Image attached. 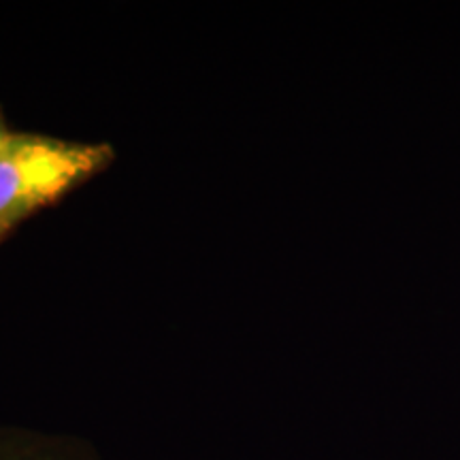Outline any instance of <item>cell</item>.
<instances>
[{
	"label": "cell",
	"instance_id": "obj_1",
	"mask_svg": "<svg viewBox=\"0 0 460 460\" xmlns=\"http://www.w3.org/2000/svg\"><path fill=\"white\" fill-rule=\"evenodd\" d=\"M113 160L111 143L13 132L0 149V243L28 217L101 175Z\"/></svg>",
	"mask_w": 460,
	"mask_h": 460
},
{
	"label": "cell",
	"instance_id": "obj_2",
	"mask_svg": "<svg viewBox=\"0 0 460 460\" xmlns=\"http://www.w3.org/2000/svg\"><path fill=\"white\" fill-rule=\"evenodd\" d=\"M0 460H102L84 441L66 435L0 427Z\"/></svg>",
	"mask_w": 460,
	"mask_h": 460
},
{
	"label": "cell",
	"instance_id": "obj_3",
	"mask_svg": "<svg viewBox=\"0 0 460 460\" xmlns=\"http://www.w3.org/2000/svg\"><path fill=\"white\" fill-rule=\"evenodd\" d=\"M13 132H15V130L9 128V124L4 122L3 111H0V149H3L4 143H7V141L11 139V135H13Z\"/></svg>",
	"mask_w": 460,
	"mask_h": 460
}]
</instances>
